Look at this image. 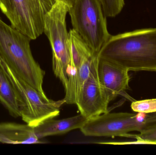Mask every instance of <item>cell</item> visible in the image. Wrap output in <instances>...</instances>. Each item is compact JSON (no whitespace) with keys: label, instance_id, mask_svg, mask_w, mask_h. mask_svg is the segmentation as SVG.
Here are the masks:
<instances>
[{"label":"cell","instance_id":"cell-4","mask_svg":"<svg viewBox=\"0 0 156 155\" xmlns=\"http://www.w3.org/2000/svg\"><path fill=\"white\" fill-rule=\"evenodd\" d=\"M2 61L3 65L13 87L22 120L35 127L60 113L64 99L54 101L48 98L19 77Z\"/></svg>","mask_w":156,"mask_h":155},{"label":"cell","instance_id":"cell-7","mask_svg":"<svg viewBox=\"0 0 156 155\" xmlns=\"http://www.w3.org/2000/svg\"><path fill=\"white\" fill-rule=\"evenodd\" d=\"M56 0H0V9L11 26L31 40L44 33L45 15Z\"/></svg>","mask_w":156,"mask_h":155},{"label":"cell","instance_id":"cell-3","mask_svg":"<svg viewBox=\"0 0 156 155\" xmlns=\"http://www.w3.org/2000/svg\"><path fill=\"white\" fill-rule=\"evenodd\" d=\"M69 8L62 1L56 0L44 21V32L47 36L52 48L53 72L64 87L74 73L71 65L69 36L66 22Z\"/></svg>","mask_w":156,"mask_h":155},{"label":"cell","instance_id":"cell-6","mask_svg":"<svg viewBox=\"0 0 156 155\" xmlns=\"http://www.w3.org/2000/svg\"><path fill=\"white\" fill-rule=\"evenodd\" d=\"M73 29L76 30L95 55L111 36L106 16L99 0H76L69 8Z\"/></svg>","mask_w":156,"mask_h":155},{"label":"cell","instance_id":"cell-5","mask_svg":"<svg viewBox=\"0 0 156 155\" xmlns=\"http://www.w3.org/2000/svg\"><path fill=\"white\" fill-rule=\"evenodd\" d=\"M136 113L107 112L88 119L80 130L86 136L132 138L131 132L140 133L156 126V112Z\"/></svg>","mask_w":156,"mask_h":155},{"label":"cell","instance_id":"cell-8","mask_svg":"<svg viewBox=\"0 0 156 155\" xmlns=\"http://www.w3.org/2000/svg\"><path fill=\"white\" fill-rule=\"evenodd\" d=\"M98 56L94 57L90 73L78 96L76 105L80 113L87 120L109 112V103L112 101L99 81L97 72Z\"/></svg>","mask_w":156,"mask_h":155},{"label":"cell","instance_id":"cell-14","mask_svg":"<svg viewBox=\"0 0 156 155\" xmlns=\"http://www.w3.org/2000/svg\"><path fill=\"white\" fill-rule=\"evenodd\" d=\"M69 36L71 65L75 73L76 69L83 60L97 55L94 54L89 45L76 30L70 29L69 32Z\"/></svg>","mask_w":156,"mask_h":155},{"label":"cell","instance_id":"cell-12","mask_svg":"<svg viewBox=\"0 0 156 155\" xmlns=\"http://www.w3.org/2000/svg\"><path fill=\"white\" fill-rule=\"evenodd\" d=\"M96 56H94L83 60L74 74L69 78L64 87L66 95L64 99L66 103L76 105L82 88L90 76L93 60Z\"/></svg>","mask_w":156,"mask_h":155},{"label":"cell","instance_id":"cell-18","mask_svg":"<svg viewBox=\"0 0 156 155\" xmlns=\"http://www.w3.org/2000/svg\"><path fill=\"white\" fill-rule=\"evenodd\" d=\"M59 1H62V2H64L65 3L68 5L69 6V7H70L73 5L76 0H59Z\"/></svg>","mask_w":156,"mask_h":155},{"label":"cell","instance_id":"cell-9","mask_svg":"<svg viewBox=\"0 0 156 155\" xmlns=\"http://www.w3.org/2000/svg\"><path fill=\"white\" fill-rule=\"evenodd\" d=\"M97 72L100 83L112 101L129 89V71L115 63L98 56Z\"/></svg>","mask_w":156,"mask_h":155},{"label":"cell","instance_id":"cell-10","mask_svg":"<svg viewBox=\"0 0 156 155\" xmlns=\"http://www.w3.org/2000/svg\"><path fill=\"white\" fill-rule=\"evenodd\" d=\"M0 143L12 144L46 143L37 137L33 126L15 123H0Z\"/></svg>","mask_w":156,"mask_h":155},{"label":"cell","instance_id":"cell-15","mask_svg":"<svg viewBox=\"0 0 156 155\" xmlns=\"http://www.w3.org/2000/svg\"><path fill=\"white\" fill-rule=\"evenodd\" d=\"M106 17H114L118 15L125 5L124 0H99Z\"/></svg>","mask_w":156,"mask_h":155},{"label":"cell","instance_id":"cell-13","mask_svg":"<svg viewBox=\"0 0 156 155\" xmlns=\"http://www.w3.org/2000/svg\"><path fill=\"white\" fill-rule=\"evenodd\" d=\"M0 102L14 117H20V114L13 87L3 65L0 57Z\"/></svg>","mask_w":156,"mask_h":155},{"label":"cell","instance_id":"cell-1","mask_svg":"<svg viewBox=\"0 0 156 155\" xmlns=\"http://www.w3.org/2000/svg\"><path fill=\"white\" fill-rule=\"evenodd\" d=\"M98 56L128 71L156 72V28L112 35Z\"/></svg>","mask_w":156,"mask_h":155},{"label":"cell","instance_id":"cell-2","mask_svg":"<svg viewBox=\"0 0 156 155\" xmlns=\"http://www.w3.org/2000/svg\"><path fill=\"white\" fill-rule=\"evenodd\" d=\"M31 40L0 17V57L19 77L46 95L43 88L45 72L33 57Z\"/></svg>","mask_w":156,"mask_h":155},{"label":"cell","instance_id":"cell-16","mask_svg":"<svg viewBox=\"0 0 156 155\" xmlns=\"http://www.w3.org/2000/svg\"><path fill=\"white\" fill-rule=\"evenodd\" d=\"M131 107L135 113H155L156 112V98L133 101Z\"/></svg>","mask_w":156,"mask_h":155},{"label":"cell","instance_id":"cell-11","mask_svg":"<svg viewBox=\"0 0 156 155\" xmlns=\"http://www.w3.org/2000/svg\"><path fill=\"white\" fill-rule=\"evenodd\" d=\"M87 120L80 114L60 120L52 118L45 120L34 128L37 137L42 139L47 136L60 135L73 130L80 129Z\"/></svg>","mask_w":156,"mask_h":155},{"label":"cell","instance_id":"cell-17","mask_svg":"<svg viewBox=\"0 0 156 155\" xmlns=\"http://www.w3.org/2000/svg\"><path fill=\"white\" fill-rule=\"evenodd\" d=\"M136 141L133 144H156V126L148 128L137 135L133 134V138Z\"/></svg>","mask_w":156,"mask_h":155}]
</instances>
